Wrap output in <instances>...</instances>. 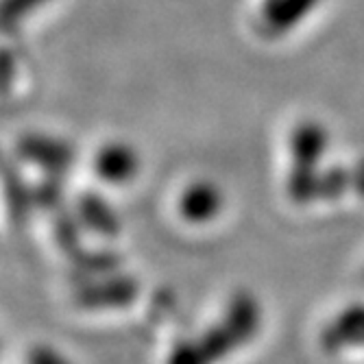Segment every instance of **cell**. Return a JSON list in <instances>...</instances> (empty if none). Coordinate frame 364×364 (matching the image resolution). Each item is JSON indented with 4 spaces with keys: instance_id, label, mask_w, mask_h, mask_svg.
<instances>
[{
    "instance_id": "6da1fadb",
    "label": "cell",
    "mask_w": 364,
    "mask_h": 364,
    "mask_svg": "<svg viewBox=\"0 0 364 364\" xmlns=\"http://www.w3.org/2000/svg\"><path fill=\"white\" fill-rule=\"evenodd\" d=\"M259 301L251 292H236L216 323L171 349L166 364H218L251 343L259 332Z\"/></svg>"
},
{
    "instance_id": "7a4b0ae2",
    "label": "cell",
    "mask_w": 364,
    "mask_h": 364,
    "mask_svg": "<svg viewBox=\"0 0 364 364\" xmlns=\"http://www.w3.org/2000/svg\"><path fill=\"white\" fill-rule=\"evenodd\" d=\"M290 161L288 175V196L294 203H312L318 198V164L329 149V134L318 120H304L290 134Z\"/></svg>"
},
{
    "instance_id": "3957f363",
    "label": "cell",
    "mask_w": 364,
    "mask_h": 364,
    "mask_svg": "<svg viewBox=\"0 0 364 364\" xmlns=\"http://www.w3.org/2000/svg\"><path fill=\"white\" fill-rule=\"evenodd\" d=\"M138 294L140 284L134 277L112 275L81 286L75 294V301L85 310H112L131 306L138 299Z\"/></svg>"
},
{
    "instance_id": "277c9868",
    "label": "cell",
    "mask_w": 364,
    "mask_h": 364,
    "mask_svg": "<svg viewBox=\"0 0 364 364\" xmlns=\"http://www.w3.org/2000/svg\"><path fill=\"white\" fill-rule=\"evenodd\" d=\"M223 208H225V192L218 188V183L210 179H196L188 183L177 201L179 216L190 225L212 223L216 216H220Z\"/></svg>"
},
{
    "instance_id": "5b68a950",
    "label": "cell",
    "mask_w": 364,
    "mask_h": 364,
    "mask_svg": "<svg viewBox=\"0 0 364 364\" xmlns=\"http://www.w3.org/2000/svg\"><path fill=\"white\" fill-rule=\"evenodd\" d=\"M140 168V153L127 142H109L94 155V173L98 175V179L112 186H124L134 181Z\"/></svg>"
},
{
    "instance_id": "8992f818",
    "label": "cell",
    "mask_w": 364,
    "mask_h": 364,
    "mask_svg": "<svg viewBox=\"0 0 364 364\" xmlns=\"http://www.w3.org/2000/svg\"><path fill=\"white\" fill-rule=\"evenodd\" d=\"M321 343L327 351L364 345V306H349L343 310L323 329Z\"/></svg>"
},
{
    "instance_id": "52a82bcc",
    "label": "cell",
    "mask_w": 364,
    "mask_h": 364,
    "mask_svg": "<svg viewBox=\"0 0 364 364\" xmlns=\"http://www.w3.org/2000/svg\"><path fill=\"white\" fill-rule=\"evenodd\" d=\"M79 218L85 227L101 236H118L120 234V218L114 212V208L105 201V198L96 194H85L79 201Z\"/></svg>"
},
{
    "instance_id": "ba28073f",
    "label": "cell",
    "mask_w": 364,
    "mask_h": 364,
    "mask_svg": "<svg viewBox=\"0 0 364 364\" xmlns=\"http://www.w3.org/2000/svg\"><path fill=\"white\" fill-rule=\"evenodd\" d=\"M22 155L28 157V161H38L53 171L70 166L73 161V151L68 144L46 140V138H26L22 142Z\"/></svg>"
},
{
    "instance_id": "9c48e42d",
    "label": "cell",
    "mask_w": 364,
    "mask_h": 364,
    "mask_svg": "<svg viewBox=\"0 0 364 364\" xmlns=\"http://www.w3.org/2000/svg\"><path fill=\"white\" fill-rule=\"evenodd\" d=\"M28 364H73L65 355H61L57 349L48 347V345H38L33 347L26 355Z\"/></svg>"
},
{
    "instance_id": "30bf717a",
    "label": "cell",
    "mask_w": 364,
    "mask_h": 364,
    "mask_svg": "<svg viewBox=\"0 0 364 364\" xmlns=\"http://www.w3.org/2000/svg\"><path fill=\"white\" fill-rule=\"evenodd\" d=\"M351 188H353L360 196H364V159L358 164L355 168H351Z\"/></svg>"
}]
</instances>
